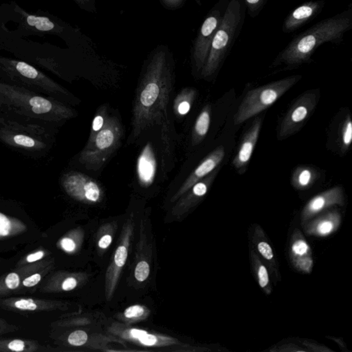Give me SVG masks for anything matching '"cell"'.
I'll use <instances>...</instances> for the list:
<instances>
[{
	"instance_id": "cell-1",
	"label": "cell",
	"mask_w": 352,
	"mask_h": 352,
	"mask_svg": "<svg viewBox=\"0 0 352 352\" xmlns=\"http://www.w3.org/2000/svg\"><path fill=\"white\" fill-rule=\"evenodd\" d=\"M175 83V61L168 46L160 44L143 63L134 101L128 144L151 127L170 121L168 104Z\"/></svg>"
},
{
	"instance_id": "cell-2",
	"label": "cell",
	"mask_w": 352,
	"mask_h": 352,
	"mask_svg": "<svg viewBox=\"0 0 352 352\" xmlns=\"http://www.w3.org/2000/svg\"><path fill=\"white\" fill-rule=\"evenodd\" d=\"M352 28V7L350 6L343 12L321 20L295 36L278 53L273 66L293 68L309 63L319 46L326 43L340 44L345 33Z\"/></svg>"
},
{
	"instance_id": "cell-3",
	"label": "cell",
	"mask_w": 352,
	"mask_h": 352,
	"mask_svg": "<svg viewBox=\"0 0 352 352\" xmlns=\"http://www.w3.org/2000/svg\"><path fill=\"white\" fill-rule=\"evenodd\" d=\"M0 111L55 128L76 115L74 109L56 98L2 82H0Z\"/></svg>"
},
{
	"instance_id": "cell-4",
	"label": "cell",
	"mask_w": 352,
	"mask_h": 352,
	"mask_svg": "<svg viewBox=\"0 0 352 352\" xmlns=\"http://www.w3.org/2000/svg\"><path fill=\"white\" fill-rule=\"evenodd\" d=\"M171 121L145 131L136 167V180L143 186L164 182L174 167L175 136ZM137 140V141H138Z\"/></svg>"
},
{
	"instance_id": "cell-5",
	"label": "cell",
	"mask_w": 352,
	"mask_h": 352,
	"mask_svg": "<svg viewBox=\"0 0 352 352\" xmlns=\"http://www.w3.org/2000/svg\"><path fill=\"white\" fill-rule=\"evenodd\" d=\"M51 128L55 127L0 111V141L28 154L49 151Z\"/></svg>"
},
{
	"instance_id": "cell-6",
	"label": "cell",
	"mask_w": 352,
	"mask_h": 352,
	"mask_svg": "<svg viewBox=\"0 0 352 352\" xmlns=\"http://www.w3.org/2000/svg\"><path fill=\"white\" fill-rule=\"evenodd\" d=\"M246 7L244 0H229L219 28L211 43L207 59L200 76L213 78L219 72L242 29Z\"/></svg>"
},
{
	"instance_id": "cell-7",
	"label": "cell",
	"mask_w": 352,
	"mask_h": 352,
	"mask_svg": "<svg viewBox=\"0 0 352 352\" xmlns=\"http://www.w3.org/2000/svg\"><path fill=\"white\" fill-rule=\"evenodd\" d=\"M0 82L22 87L64 103H73L74 96L68 90L25 61L0 56Z\"/></svg>"
},
{
	"instance_id": "cell-8",
	"label": "cell",
	"mask_w": 352,
	"mask_h": 352,
	"mask_svg": "<svg viewBox=\"0 0 352 352\" xmlns=\"http://www.w3.org/2000/svg\"><path fill=\"white\" fill-rule=\"evenodd\" d=\"M124 130L116 115L108 118L106 126L87 143L78 156V163L89 171H98L111 159L121 146Z\"/></svg>"
},
{
	"instance_id": "cell-9",
	"label": "cell",
	"mask_w": 352,
	"mask_h": 352,
	"mask_svg": "<svg viewBox=\"0 0 352 352\" xmlns=\"http://www.w3.org/2000/svg\"><path fill=\"white\" fill-rule=\"evenodd\" d=\"M301 78V75L288 76L248 92L235 113L234 124H241L269 108Z\"/></svg>"
},
{
	"instance_id": "cell-10",
	"label": "cell",
	"mask_w": 352,
	"mask_h": 352,
	"mask_svg": "<svg viewBox=\"0 0 352 352\" xmlns=\"http://www.w3.org/2000/svg\"><path fill=\"white\" fill-rule=\"evenodd\" d=\"M14 11L18 15L22 28L26 33L55 35L61 37L68 45L73 47L81 46V43L84 41L83 38L86 37L81 34L80 30L73 28L58 18L53 16L30 14L18 5H15Z\"/></svg>"
},
{
	"instance_id": "cell-11",
	"label": "cell",
	"mask_w": 352,
	"mask_h": 352,
	"mask_svg": "<svg viewBox=\"0 0 352 352\" xmlns=\"http://www.w3.org/2000/svg\"><path fill=\"white\" fill-rule=\"evenodd\" d=\"M229 0H220L212 8L200 26L193 41L191 51L192 71L196 75L201 73L207 59L211 43L217 30L219 28Z\"/></svg>"
},
{
	"instance_id": "cell-12",
	"label": "cell",
	"mask_w": 352,
	"mask_h": 352,
	"mask_svg": "<svg viewBox=\"0 0 352 352\" xmlns=\"http://www.w3.org/2000/svg\"><path fill=\"white\" fill-rule=\"evenodd\" d=\"M317 103L318 95L315 92H307L297 98L281 122L279 139L289 137L299 131L313 113Z\"/></svg>"
},
{
	"instance_id": "cell-13",
	"label": "cell",
	"mask_w": 352,
	"mask_h": 352,
	"mask_svg": "<svg viewBox=\"0 0 352 352\" xmlns=\"http://www.w3.org/2000/svg\"><path fill=\"white\" fill-rule=\"evenodd\" d=\"M61 182L67 193L76 199L96 203L101 198V186L84 173L70 171L63 175Z\"/></svg>"
},
{
	"instance_id": "cell-14",
	"label": "cell",
	"mask_w": 352,
	"mask_h": 352,
	"mask_svg": "<svg viewBox=\"0 0 352 352\" xmlns=\"http://www.w3.org/2000/svg\"><path fill=\"white\" fill-rule=\"evenodd\" d=\"M344 203V192L340 186H334L322 192L305 204L301 214V224H305L325 210L336 205L343 206Z\"/></svg>"
},
{
	"instance_id": "cell-15",
	"label": "cell",
	"mask_w": 352,
	"mask_h": 352,
	"mask_svg": "<svg viewBox=\"0 0 352 352\" xmlns=\"http://www.w3.org/2000/svg\"><path fill=\"white\" fill-rule=\"evenodd\" d=\"M325 5V0H311L299 5L286 17L282 31L286 34L297 31L316 18L323 11Z\"/></svg>"
},
{
	"instance_id": "cell-16",
	"label": "cell",
	"mask_w": 352,
	"mask_h": 352,
	"mask_svg": "<svg viewBox=\"0 0 352 352\" xmlns=\"http://www.w3.org/2000/svg\"><path fill=\"white\" fill-rule=\"evenodd\" d=\"M261 125L262 120L261 118H258L255 120L250 129L243 136L238 153L233 160L232 164L240 174H243L246 171L258 141Z\"/></svg>"
},
{
	"instance_id": "cell-17",
	"label": "cell",
	"mask_w": 352,
	"mask_h": 352,
	"mask_svg": "<svg viewBox=\"0 0 352 352\" xmlns=\"http://www.w3.org/2000/svg\"><path fill=\"white\" fill-rule=\"evenodd\" d=\"M225 156L222 146L218 147L210 153L185 180L184 183L178 192V195L183 194L192 186L207 176L212 171L218 168Z\"/></svg>"
},
{
	"instance_id": "cell-18",
	"label": "cell",
	"mask_w": 352,
	"mask_h": 352,
	"mask_svg": "<svg viewBox=\"0 0 352 352\" xmlns=\"http://www.w3.org/2000/svg\"><path fill=\"white\" fill-rule=\"evenodd\" d=\"M342 222L341 215L336 210L328 211L303 225L305 233L310 236L325 238L338 229Z\"/></svg>"
},
{
	"instance_id": "cell-19",
	"label": "cell",
	"mask_w": 352,
	"mask_h": 352,
	"mask_svg": "<svg viewBox=\"0 0 352 352\" xmlns=\"http://www.w3.org/2000/svg\"><path fill=\"white\" fill-rule=\"evenodd\" d=\"M253 244L255 251L266 261L271 270L275 279L279 280L278 263L275 259L274 251L267 239L266 234L259 225H256L253 234Z\"/></svg>"
},
{
	"instance_id": "cell-20",
	"label": "cell",
	"mask_w": 352,
	"mask_h": 352,
	"mask_svg": "<svg viewBox=\"0 0 352 352\" xmlns=\"http://www.w3.org/2000/svg\"><path fill=\"white\" fill-rule=\"evenodd\" d=\"M319 177V172L311 166H299L294 170L291 185L299 191H304L313 186Z\"/></svg>"
},
{
	"instance_id": "cell-21",
	"label": "cell",
	"mask_w": 352,
	"mask_h": 352,
	"mask_svg": "<svg viewBox=\"0 0 352 352\" xmlns=\"http://www.w3.org/2000/svg\"><path fill=\"white\" fill-rule=\"evenodd\" d=\"M211 121V106L206 105L197 117L192 131L191 142L193 146L199 145L209 131Z\"/></svg>"
},
{
	"instance_id": "cell-22",
	"label": "cell",
	"mask_w": 352,
	"mask_h": 352,
	"mask_svg": "<svg viewBox=\"0 0 352 352\" xmlns=\"http://www.w3.org/2000/svg\"><path fill=\"white\" fill-rule=\"evenodd\" d=\"M250 257H251L252 268L260 288L266 295H270L272 293V286L269 273L266 264L263 263L259 255L254 249L251 250Z\"/></svg>"
},
{
	"instance_id": "cell-23",
	"label": "cell",
	"mask_w": 352,
	"mask_h": 352,
	"mask_svg": "<svg viewBox=\"0 0 352 352\" xmlns=\"http://www.w3.org/2000/svg\"><path fill=\"white\" fill-rule=\"evenodd\" d=\"M289 252L290 259L312 255V250L309 243L298 228L295 229L292 235Z\"/></svg>"
},
{
	"instance_id": "cell-24",
	"label": "cell",
	"mask_w": 352,
	"mask_h": 352,
	"mask_svg": "<svg viewBox=\"0 0 352 352\" xmlns=\"http://www.w3.org/2000/svg\"><path fill=\"white\" fill-rule=\"evenodd\" d=\"M196 97V90L185 88L177 96L174 101L175 112L178 116H184L189 112Z\"/></svg>"
},
{
	"instance_id": "cell-25",
	"label": "cell",
	"mask_w": 352,
	"mask_h": 352,
	"mask_svg": "<svg viewBox=\"0 0 352 352\" xmlns=\"http://www.w3.org/2000/svg\"><path fill=\"white\" fill-rule=\"evenodd\" d=\"M109 116L110 115L109 113H108V107L103 106H101V108H98L94 118H93L89 138H88L87 143L93 141L94 136L104 128Z\"/></svg>"
},
{
	"instance_id": "cell-26",
	"label": "cell",
	"mask_w": 352,
	"mask_h": 352,
	"mask_svg": "<svg viewBox=\"0 0 352 352\" xmlns=\"http://www.w3.org/2000/svg\"><path fill=\"white\" fill-rule=\"evenodd\" d=\"M352 143V121L351 116L348 114L346 116L342 126L340 133V145L344 152L348 151Z\"/></svg>"
},
{
	"instance_id": "cell-27",
	"label": "cell",
	"mask_w": 352,
	"mask_h": 352,
	"mask_svg": "<svg viewBox=\"0 0 352 352\" xmlns=\"http://www.w3.org/2000/svg\"><path fill=\"white\" fill-rule=\"evenodd\" d=\"M292 264L298 271L305 274H310L313 271L314 259L312 255L301 257V258L290 259Z\"/></svg>"
},
{
	"instance_id": "cell-28",
	"label": "cell",
	"mask_w": 352,
	"mask_h": 352,
	"mask_svg": "<svg viewBox=\"0 0 352 352\" xmlns=\"http://www.w3.org/2000/svg\"><path fill=\"white\" fill-rule=\"evenodd\" d=\"M246 11L251 18H257L262 11L268 0H244Z\"/></svg>"
},
{
	"instance_id": "cell-29",
	"label": "cell",
	"mask_w": 352,
	"mask_h": 352,
	"mask_svg": "<svg viewBox=\"0 0 352 352\" xmlns=\"http://www.w3.org/2000/svg\"><path fill=\"white\" fill-rule=\"evenodd\" d=\"M87 340H88V335L81 330L74 332L68 337V342L70 344L74 346H81L86 343Z\"/></svg>"
},
{
	"instance_id": "cell-30",
	"label": "cell",
	"mask_w": 352,
	"mask_h": 352,
	"mask_svg": "<svg viewBox=\"0 0 352 352\" xmlns=\"http://www.w3.org/2000/svg\"><path fill=\"white\" fill-rule=\"evenodd\" d=\"M301 343L308 352H334L333 350L328 348V347L317 343L316 342L311 341V340H303L301 341Z\"/></svg>"
},
{
	"instance_id": "cell-31",
	"label": "cell",
	"mask_w": 352,
	"mask_h": 352,
	"mask_svg": "<svg viewBox=\"0 0 352 352\" xmlns=\"http://www.w3.org/2000/svg\"><path fill=\"white\" fill-rule=\"evenodd\" d=\"M149 274V266L146 261L138 263L135 270V278L139 281H143L148 278Z\"/></svg>"
},
{
	"instance_id": "cell-32",
	"label": "cell",
	"mask_w": 352,
	"mask_h": 352,
	"mask_svg": "<svg viewBox=\"0 0 352 352\" xmlns=\"http://www.w3.org/2000/svg\"><path fill=\"white\" fill-rule=\"evenodd\" d=\"M270 352H308L305 348L299 346L293 343H286L279 347H277L270 350Z\"/></svg>"
},
{
	"instance_id": "cell-33",
	"label": "cell",
	"mask_w": 352,
	"mask_h": 352,
	"mask_svg": "<svg viewBox=\"0 0 352 352\" xmlns=\"http://www.w3.org/2000/svg\"><path fill=\"white\" fill-rule=\"evenodd\" d=\"M78 7L88 13L97 12L96 0H73Z\"/></svg>"
},
{
	"instance_id": "cell-34",
	"label": "cell",
	"mask_w": 352,
	"mask_h": 352,
	"mask_svg": "<svg viewBox=\"0 0 352 352\" xmlns=\"http://www.w3.org/2000/svg\"><path fill=\"white\" fill-rule=\"evenodd\" d=\"M127 258H128V251L125 246H120L116 250L115 254L114 261L116 266L122 267L126 263Z\"/></svg>"
},
{
	"instance_id": "cell-35",
	"label": "cell",
	"mask_w": 352,
	"mask_h": 352,
	"mask_svg": "<svg viewBox=\"0 0 352 352\" xmlns=\"http://www.w3.org/2000/svg\"><path fill=\"white\" fill-rule=\"evenodd\" d=\"M15 305L17 308L23 310H36L37 305L32 299H21L16 301Z\"/></svg>"
},
{
	"instance_id": "cell-36",
	"label": "cell",
	"mask_w": 352,
	"mask_h": 352,
	"mask_svg": "<svg viewBox=\"0 0 352 352\" xmlns=\"http://www.w3.org/2000/svg\"><path fill=\"white\" fill-rule=\"evenodd\" d=\"M11 222L2 213H0V236H6L9 234Z\"/></svg>"
},
{
	"instance_id": "cell-37",
	"label": "cell",
	"mask_w": 352,
	"mask_h": 352,
	"mask_svg": "<svg viewBox=\"0 0 352 352\" xmlns=\"http://www.w3.org/2000/svg\"><path fill=\"white\" fill-rule=\"evenodd\" d=\"M144 313V310L139 305H133L130 307L125 312V316L127 318H134V317L141 316Z\"/></svg>"
},
{
	"instance_id": "cell-38",
	"label": "cell",
	"mask_w": 352,
	"mask_h": 352,
	"mask_svg": "<svg viewBox=\"0 0 352 352\" xmlns=\"http://www.w3.org/2000/svg\"><path fill=\"white\" fill-rule=\"evenodd\" d=\"M6 284L10 289H16L19 285V278L16 273H11L6 278Z\"/></svg>"
},
{
	"instance_id": "cell-39",
	"label": "cell",
	"mask_w": 352,
	"mask_h": 352,
	"mask_svg": "<svg viewBox=\"0 0 352 352\" xmlns=\"http://www.w3.org/2000/svg\"><path fill=\"white\" fill-rule=\"evenodd\" d=\"M41 280V275L39 274H35L26 278L23 282V284L26 287H33L36 286Z\"/></svg>"
},
{
	"instance_id": "cell-40",
	"label": "cell",
	"mask_w": 352,
	"mask_h": 352,
	"mask_svg": "<svg viewBox=\"0 0 352 352\" xmlns=\"http://www.w3.org/2000/svg\"><path fill=\"white\" fill-rule=\"evenodd\" d=\"M8 348L12 351L22 352L24 350L25 345L22 340H13L8 344Z\"/></svg>"
},
{
	"instance_id": "cell-41",
	"label": "cell",
	"mask_w": 352,
	"mask_h": 352,
	"mask_svg": "<svg viewBox=\"0 0 352 352\" xmlns=\"http://www.w3.org/2000/svg\"><path fill=\"white\" fill-rule=\"evenodd\" d=\"M138 339L143 345H148V346H152V345L156 344L157 341L156 336L149 334V333H146V334L141 336Z\"/></svg>"
},
{
	"instance_id": "cell-42",
	"label": "cell",
	"mask_w": 352,
	"mask_h": 352,
	"mask_svg": "<svg viewBox=\"0 0 352 352\" xmlns=\"http://www.w3.org/2000/svg\"><path fill=\"white\" fill-rule=\"evenodd\" d=\"M76 286V279L73 278H66V279L63 281L62 284L63 290H65V291H70V290H73Z\"/></svg>"
},
{
	"instance_id": "cell-43",
	"label": "cell",
	"mask_w": 352,
	"mask_h": 352,
	"mask_svg": "<svg viewBox=\"0 0 352 352\" xmlns=\"http://www.w3.org/2000/svg\"><path fill=\"white\" fill-rule=\"evenodd\" d=\"M61 246L65 251L68 252H72L75 249V243L73 240L70 238H64L61 241Z\"/></svg>"
},
{
	"instance_id": "cell-44",
	"label": "cell",
	"mask_w": 352,
	"mask_h": 352,
	"mask_svg": "<svg viewBox=\"0 0 352 352\" xmlns=\"http://www.w3.org/2000/svg\"><path fill=\"white\" fill-rule=\"evenodd\" d=\"M111 242V237L110 235H105L100 240L98 246L101 248H106Z\"/></svg>"
},
{
	"instance_id": "cell-45",
	"label": "cell",
	"mask_w": 352,
	"mask_h": 352,
	"mask_svg": "<svg viewBox=\"0 0 352 352\" xmlns=\"http://www.w3.org/2000/svg\"><path fill=\"white\" fill-rule=\"evenodd\" d=\"M43 255H44V253H43V251L37 252L34 254L28 255L27 257L28 262L32 263L38 261V260L41 259L43 258Z\"/></svg>"
},
{
	"instance_id": "cell-46",
	"label": "cell",
	"mask_w": 352,
	"mask_h": 352,
	"mask_svg": "<svg viewBox=\"0 0 352 352\" xmlns=\"http://www.w3.org/2000/svg\"><path fill=\"white\" fill-rule=\"evenodd\" d=\"M130 333H131V336L133 337V338H138V339L148 333L147 332L143 331V330H136V329L131 330Z\"/></svg>"
},
{
	"instance_id": "cell-47",
	"label": "cell",
	"mask_w": 352,
	"mask_h": 352,
	"mask_svg": "<svg viewBox=\"0 0 352 352\" xmlns=\"http://www.w3.org/2000/svg\"><path fill=\"white\" fill-rule=\"evenodd\" d=\"M328 338H331L332 340H333L335 343H336L337 344L339 345L340 348H342L343 350H347V348L345 347L344 343H343L341 338H335V337H328Z\"/></svg>"
}]
</instances>
